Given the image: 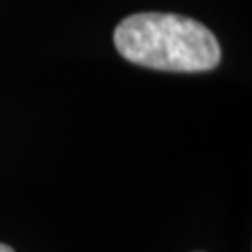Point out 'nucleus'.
<instances>
[{
  "label": "nucleus",
  "mask_w": 252,
  "mask_h": 252,
  "mask_svg": "<svg viewBox=\"0 0 252 252\" xmlns=\"http://www.w3.org/2000/svg\"><path fill=\"white\" fill-rule=\"evenodd\" d=\"M116 51L135 65L158 72H210L220 46L204 23L172 13H135L114 30Z\"/></svg>",
  "instance_id": "1"
},
{
  "label": "nucleus",
  "mask_w": 252,
  "mask_h": 252,
  "mask_svg": "<svg viewBox=\"0 0 252 252\" xmlns=\"http://www.w3.org/2000/svg\"><path fill=\"white\" fill-rule=\"evenodd\" d=\"M0 252H15L11 246H6V244H0Z\"/></svg>",
  "instance_id": "2"
}]
</instances>
